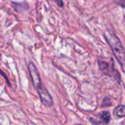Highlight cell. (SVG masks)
<instances>
[{
    "label": "cell",
    "instance_id": "6da1fadb",
    "mask_svg": "<svg viewBox=\"0 0 125 125\" xmlns=\"http://www.w3.org/2000/svg\"><path fill=\"white\" fill-rule=\"evenodd\" d=\"M104 38L111 47L113 53L120 63L124 72H125V51L120 39L112 32L107 31L104 33Z\"/></svg>",
    "mask_w": 125,
    "mask_h": 125
},
{
    "label": "cell",
    "instance_id": "7a4b0ae2",
    "mask_svg": "<svg viewBox=\"0 0 125 125\" xmlns=\"http://www.w3.org/2000/svg\"><path fill=\"white\" fill-rule=\"evenodd\" d=\"M99 67L100 69V70L105 74L113 77L117 82H120L121 81V77H120V74L119 73L114 69L113 67V63H108V62L99 60Z\"/></svg>",
    "mask_w": 125,
    "mask_h": 125
},
{
    "label": "cell",
    "instance_id": "3957f363",
    "mask_svg": "<svg viewBox=\"0 0 125 125\" xmlns=\"http://www.w3.org/2000/svg\"><path fill=\"white\" fill-rule=\"evenodd\" d=\"M36 90L40 96L41 102H42V104L43 105H45L46 107H50L53 104V99H52L51 95L42 85L39 88H38Z\"/></svg>",
    "mask_w": 125,
    "mask_h": 125
},
{
    "label": "cell",
    "instance_id": "277c9868",
    "mask_svg": "<svg viewBox=\"0 0 125 125\" xmlns=\"http://www.w3.org/2000/svg\"><path fill=\"white\" fill-rule=\"evenodd\" d=\"M28 69L30 72V75L32 80V85L35 89L39 88L41 85V77L39 75V73L38 72V69H36L35 66L32 63V62H30L28 66Z\"/></svg>",
    "mask_w": 125,
    "mask_h": 125
},
{
    "label": "cell",
    "instance_id": "5b68a950",
    "mask_svg": "<svg viewBox=\"0 0 125 125\" xmlns=\"http://www.w3.org/2000/svg\"><path fill=\"white\" fill-rule=\"evenodd\" d=\"M114 115L116 118H123L125 116V105L121 104L114 110Z\"/></svg>",
    "mask_w": 125,
    "mask_h": 125
},
{
    "label": "cell",
    "instance_id": "8992f818",
    "mask_svg": "<svg viewBox=\"0 0 125 125\" xmlns=\"http://www.w3.org/2000/svg\"><path fill=\"white\" fill-rule=\"evenodd\" d=\"M99 117L100 120L102 121V122L104 124H108L111 118L110 113L108 111H102V113H99Z\"/></svg>",
    "mask_w": 125,
    "mask_h": 125
},
{
    "label": "cell",
    "instance_id": "52a82bcc",
    "mask_svg": "<svg viewBox=\"0 0 125 125\" xmlns=\"http://www.w3.org/2000/svg\"><path fill=\"white\" fill-rule=\"evenodd\" d=\"M112 104V101L111 99L109 98V97H105L102 102V107H107V106H110Z\"/></svg>",
    "mask_w": 125,
    "mask_h": 125
},
{
    "label": "cell",
    "instance_id": "ba28073f",
    "mask_svg": "<svg viewBox=\"0 0 125 125\" xmlns=\"http://www.w3.org/2000/svg\"><path fill=\"white\" fill-rule=\"evenodd\" d=\"M0 75H2L5 79V80H6V82H7V83H8V85L10 86V87H11V85H10V81L8 80V77H7V75L5 74V72H2L1 69H0Z\"/></svg>",
    "mask_w": 125,
    "mask_h": 125
},
{
    "label": "cell",
    "instance_id": "9c48e42d",
    "mask_svg": "<svg viewBox=\"0 0 125 125\" xmlns=\"http://www.w3.org/2000/svg\"><path fill=\"white\" fill-rule=\"evenodd\" d=\"M54 2L59 6V7H62L63 6V2H62V0H54Z\"/></svg>",
    "mask_w": 125,
    "mask_h": 125
},
{
    "label": "cell",
    "instance_id": "30bf717a",
    "mask_svg": "<svg viewBox=\"0 0 125 125\" xmlns=\"http://www.w3.org/2000/svg\"><path fill=\"white\" fill-rule=\"evenodd\" d=\"M117 3L119 5H121L122 8H125V0H118V2Z\"/></svg>",
    "mask_w": 125,
    "mask_h": 125
},
{
    "label": "cell",
    "instance_id": "8fae6325",
    "mask_svg": "<svg viewBox=\"0 0 125 125\" xmlns=\"http://www.w3.org/2000/svg\"><path fill=\"white\" fill-rule=\"evenodd\" d=\"M77 125H83V124H77Z\"/></svg>",
    "mask_w": 125,
    "mask_h": 125
},
{
    "label": "cell",
    "instance_id": "7c38bea8",
    "mask_svg": "<svg viewBox=\"0 0 125 125\" xmlns=\"http://www.w3.org/2000/svg\"><path fill=\"white\" fill-rule=\"evenodd\" d=\"M0 58H1V54H0Z\"/></svg>",
    "mask_w": 125,
    "mask_h": 125
}]
</instances>
